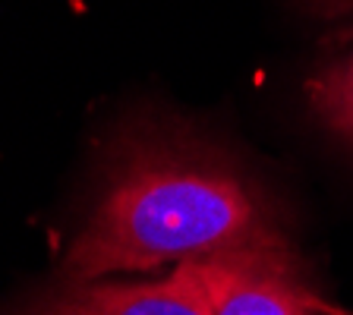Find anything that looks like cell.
I'll return each instance as SVG.
<instances>
[{
	"label": "cell",
	"instance_id": "cell-1",
	"mask_svg": "<svg viewBox=\"0 0 353 315\" xmlns=\"http://www.w3.org/2000/svg\"><path fill=\"white\" fill-rule=\"evenodd\" d=\"M274 240H284L278 212L250 170L196 136L148 126L114 145L63 268L70 281H98Z\"/></svg>",
	"mask_w": 353,
	"mask_h": 315
},
{
	"label": "cell",
	"instance_id": "cell-2",
	"mask_svg": "<svg viewBox=\"0 0 353 315\" xmlns=\"http://www.w3.org/2000/svg\"><path fill=\"white\" fill-rule=\"evenodd\" d=\"M212 315H325L290 243H259L192 262Z\"/></svg>",
	"mask_w": 353,
	"mask_h": 315
},
{
	"label": "cell",
	"instance_id": "cell-3",
	"mask_svg": "<svg viewBox=\"0 0 353 315\" xmlns=\"http://www.w3.org/2000/svg\"><path fill=\"white\" fill-rule=\"evenodd\" d=\"M29 315H212V309L192 262H180L164 278L139 284L73 281Z\"/></svg>",
	"mask_w": 353,
	"mask_h": 315
},
{
	"label": "cell",
	"instance_id": "cell-4",
	"mask_svg": "<svg viewBox=\"0 0 353 315\" xmlns=\"http://www.w3.org/2000/svg\"><path fill=\"white\" fill-rule=\"evenodd\" d=\"M306 98L319 123L353 145V38L316 66L306 82Z\"/></svg>",
	"mask_w": 353,
	"mask_h": 315
},
{
	"label": "cell",
	"instance_id": "cell-5",
	"mask_svg": "<svg viewBox=\"0 0 353 315\" xmlns=\"http://www.w3.org/2000/svg\"><path fill=\"white\" fill-rule=\"evenodd\" d=\"M322 3H331V7H353V0H322Z\"/></svg>",
	"mask_w": 353,
	"mask_h": 315
}]
</instances>
